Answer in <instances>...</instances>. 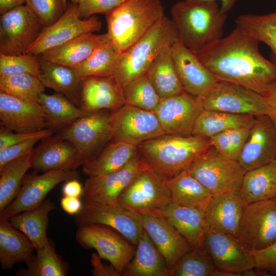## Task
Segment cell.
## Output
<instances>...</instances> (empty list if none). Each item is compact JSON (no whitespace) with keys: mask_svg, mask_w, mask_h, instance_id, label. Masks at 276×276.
<instances>
[{"mask_svg":"<svg viewBox=\"0 0 276 276\" xmlns=\"http://www.w3.org/2000/svg\"><path fill=\"white\" fill-rule=\"evenodd\" d=\"M137 152V146L120 142H110L82 164V172L88 177L114 172L125 166Z\"/></svg>","mask_w":276,"mask_h":276,"instance_id":"cell-29","label":"cell"},{"mask_svg":"<svg viewBox=\"0 0 276 276\" xmlns=\"http://www.w3.org/2000/svg\"><path fill=\"white\" fill-rule=\"evenodd\" d=\"M273 200L274 201L275 204H276V195L274 197V198L273 199Z\"/></svg>","mask_w":276,"mask_h":276,"instance_id":"cell-60","label":"cell"},{"mask_svg":"<svg viewBox=\"0 0 276 276\" xmlns=\"http://www.w3.org/2000/svg\"><path fill=\"white\" fill-rule=\"evenodd\" d=\"M110 142L135 146L166 134L153 111L125 104L111 113Z\"/></svg>","mask_w":276,"mask_h":276,"instance_id":"cell-14","label":"cell"},{"mask_svg":"<svg viewBox=\"0 0 276 276\" xmlns=\"http://www.w3.org/2000/svg\"><path fill=\"white\" fill-rule=\"evenodd\" d=\"M239 192L246 205L273 199L276 195V160L246 171Z\"/></svg>","mask_w":276,"mask_h":276,"instance_id":"cell-34","label":"cell"},{"mask_svg":"<svg viewBox=\"0 0 276 276\" xmlns=\"http://www.w3.org/2000/svg\"><path fill=\"white\" fill-rule=\"evenodd\" d=\"M150 168L140 152L114 172L88 177L83 186L84 199L103 203H116L124 190L142 171Z\"/></svg>","mask_w":276,"mask_h":276,"instance_id":"cell-18","label":"cell"},{"mask_svg":"<svg viewBox=\"0 0 276 276\" xmlns=\"http://www.w3.org/2000/svg\"><path fill=\"white\" fill-rule=\"evenodd\" d=\"M191 3H201L207 2H213L216 0H185ZM221 2L220 9L224 13L229 11L234 6L237 0H219Z\"/></svg>","mask_w":276,"mask_h":276,"instance_id":"cell-58","label":"cell"},{"mask_svg":"<svg viewBox=\"0 0 276 276\" xmlns=\"http://www.w3.org/2000/svg\"><path fill=\"white\" fill-rule=\"evenodd\" d=\"M171 14L178 40L194 53L222 37L227 14L216 1H179L172 7Z\"/></svg>","mask_w":276,"mask_h":276,"instance_id":"cell-2","label":"cell"},{"mask_svg":"<svg viewBox=\"0 0 276 276\" xmlns=\"http://www.w3.org/2000/svg\"><path fill=\"white\" fill-rule=\"evenodd\" d=\"M62 192L64 196L79 197L83 194V187L78 179H70L63 185Z\"/></svg>","mask_w":276,"mask_h":276,"instance_id":"cell-56","label":"cell"},{"mask_svg":"<svg viewBox=\"0 0 276 276\" xmlns=\"http://www.w3.org/2000/svg\"><path fill=\"white\" fill-rule=\"evenodd\" d=\"M0 120L3 127L16 133L35 132L48 128L40 104L2 91H0Z\"/></svg>","mask_w":276,"mask_h":276,"instance_id":"cell-22","label":"cell"},{"mask_svg":"<svg viewBox=\"0 0 276 276\" xmlns=\"http://www.w3.org/2000/svg\"><path fill=\"white\" fill-rule=\"evenodd\" d=\"M167 220L193 249L205 250L204 238L207 227L204 211L173 202L155 213Z\"/></svg>","mask_w":276,"mask_h":276,"instance_id":"cell-27","label":"cell"},{"mask_svg":"<svg viewBox=\"0 0 276 276\" xmlns=\"http://www.w3.org/2000/svg\"><path fill=\"white\" fill-rule=\"evenodd\" d=\"M125 104L153 111L160 98L146 74L129 82L122 88Z\"/></svg>","mask_w":276,"mask_h":276,"instance_id":"cell-45","label":"cell"},{"mask_svg":"<svg viewBox=\"0 0 276 276\" xmlns=\"http://www.w3.org/2000/svg\"><path fill=\"white\" fill-rule=\"evenodd\" d=\"M43 139L35 137L0 150V168L10 162L32 152L35 145Z\"/></svg>","mask_w":276,"mask_h":276,"instance_id":"cell-51","label":"cell"},{"mask_svg":"<svg viewBox=\"0 0 276 276\" xmlns=\"http://www.w3.org/2000/svg\"><path fill=\"white\" fill-rule=\"evenodd\" d=\"M201 100L204 110L255 116L268 113L262 95L225 81H218Z\"/></svg>","mask_w":276,"mask_h":276,"instance_id":"cell-13","label":"cell"},{"mask_svg":"<svg viewBox=\"0 0 276 276\" xmlns=\"http://www.w3.org/2000/svg\"><path fill=\"white\" fill-rule=\"evenodd\" d=\"M217 269L205 250L192 248L171 269V276H216Z\"/></svg>","mask_w":276,"mask_h":276,"instance_id":"cell-44","label":"cell"},{"mask_svg":"<svg viewBox=\"0 0 276 276\" xmlns=\"http://www.w3.org/2000/svg\"><path fill=\"white\" fill-rule=\"evenodd\" d=\"M105 16L107 33L123 54L165 15L160 0H126Z\"/></svg>","mask_w":276,"mask_h":276,"instance_id":"cell-4","label":"cell"},{"mask_svg":"<svg viewBox=\"0 0 276 276\" xmlns=\"http://www.w3.org/2000/svg\"><path fill=\"white\" fill-rule=\"evenodd\" d=\"M262 95L268 108V116L276 125V80L268 86Z\"/></svg>","mask_w":276,"mask_h":276,"instance_id":"cell-53","label":"cell"},{"mask_svg":"<svg viewBox=\"0 0 276 276\" xmlns=\"http://www.w3.org/2000/svg\"><path fill=\"white\" fill-rule=\"evenodd\" d=\"M53 133V130L48 128L35 132L12 133L2 127L0 132V150L35 137L45 138L52 135Z\"/></svg>","mask_w":276,"mask_h":276,"instance_id":"cell-52","label":"cell"},{"mask_svg":"<svg viewBox=\"0 0 276 276\" xmlns=\"http://www.w3.org/2000/svg\"><path fill=\"white\" fill-rule=\"evenodd\" d=\"M275 160H276V156H275Z\"/></svg>","mask_w":276,"mask_h":276,"instance_id":"cell-61","label":"cell"},{"mask_svg":"<svg viewBox=\"0 0 276 276\" xmlns=\"http://www.w3.org/2000/svg\"><path fill=\"white\" fill-rule=\"evenodd\" d=\"M26 0H0L1 15L14 9L25 3Z\"/></svg>","mask_w":276,"mask_h":276,"instance_id":"cell-57","label":"cell"},{"mask_svg":"<svg viewBox=\"0 0 276 276\" xmlns=\"http://www.w3.org/2000/svg\"><path fill=\"white\" fill-rule=\"evenodd\" d=\"M103 35L90 33L80 35L44 52L40 59L75 68L91 55Z\"/></svg>","mask_w":276,"mask_h":276,"instance_id":"cell-33","label":"cell"},{"mask_svg":"<svg viewBox=\"0 0 276 276\" xmlns=\"http://www.w3.org/2000/svg\"><path fill=\"white\" fill-rule=\"evenodd\" d=\"M246 205L239 190L213 195L204 211L206 226L238 239Z\"/></svg>","mask_w":276,"mask_h":276,"instance_id":"cell-23","label":"cell"},{"mask_svg":"<svg viewBox=\"0 0 276 276\" xmlns=\"http://www.w3.org/2000/svg\"><path fill=\"white\" fill-rule=\"evenodd\" d=\"M259 43L236 26L227 36L195 54L219 81L237 84L262 95L276 80V63L263 56Z\"/></svg>","mask_w":276,"mask_h":276,"instance_id":"cell-1","label":"cell"},{"mask_svg":"<svg viewBox=\"0 0 276 276\" xmlns=\"http://www.w3.org/2000/svg\"><path fill=\"white\" fill-rule=\"evenodd\" d=\"M25 3L41 19L45 27L57 20L67 7L63 0H26Z\"/></svg>","mask_w":276,"mask_h":276,"instance_id":"cell-48","label":"cell"},{"mask_svg":"<svg viewBox=\"0 0 276 276\" xmlns=\"http://www.w3.org/2000/svg\"><path fill=\"white\" fill-rule=\"evenodd\" d=\"M76 225L97 223L117 231L135 246L143 229L142 215L117 202L103 203L85 200L81 211L74 216Z\"/></svg>","mask_w":276,"mask_h":276,"instance_id":"cell-11","label":"cell"},{"mask_svg":"<svg viewBox=\"0 0 276 276\" xmlns=\"http://www.w3.org/2000/svg\"><path fill=\"white\" fill-rule=\"evenodd\" d=\"M172 202L205 211L213 194L187 170L166 179Z\"/></svg>","mask_w":276,"mask_h":276,"instance_id":"cell-35","label":"cell"},{"mask_svg":"<svg viewBox=\"0 0 276 276\" xmlns=\"http://www.w3.org/2000/svg\"><path fill=\"white\" fill-rule=\"evenodd\" d=\"M70 1H71V3H74V4L78 3V1H79V0H70ZM63 2L64 4L66 6H67V0H63Z\"/></svg>","mask_w":276,"mask_h":276,"instance_id":"cell-59","label":"cell"},{"mask_svg":"<svg viewBox=\"0 0 276 276\" xmlns=\"http://www.w3.org/2000/svg\"><path fill=\"white\" fill-rule=\"evenodd\" d=\"M60 129L58 135L74 145L83 164L111 141V113L100 110L90 112Z\"/></svg>","mask_w":276,"mask_h":276,"instance_id":"cell-8","label":"cell"},{"mask_svg":"<svg viewBox=\"0 0 276 276\" xmlns=\"http://www.w3.org/2000/svg\"><path fill=\"white\" fill-rule=\"evenodd\" d=\"M125 104L122 89L113 75L89 76L82 80L80 108L85 111H115Z\"/></svg>","mask_w":276,"mask_h":276,"instance_id":"cell-26","label":"cell"},{"mask_svg":"<svg viewBox=\"0 0 276 276\" xmlns=\"http://www.w3.org/2000/svg\"><path fill=\"white\" fill-rule=\"evenodd\" d=\"M172 46L166 48L157 56L146 73L160 99L184 91L175 70L172 55Z\"/></svg>","mask_w":276,"mask_h":276,"instance_id":"cell-37","label":"cell"},{"mask_svg":"<svg viewBox=\"0 0 276 276\" xmlns=\"http://www.w3.org/2000/svg\"><path fill=\"white\" fill-rule=\"evenodd\" d=\"M102 26L101 21L96 16L81 18L78 3L71 2L63 15L55 22L43 29L25 54L40 55L80 35L98 31Z\"/></svg>","mask_w":276,"mask_h":276,"instance_id":"cell-12","label":"cell"},{"mask_svg":"<svg viewBox=\"0 0 276 276\" xmlns=\"http://www.w3.org/2000/svg\"><path fill=\"white\" fill-rule=\"evenodd\" d=\"M238 240L250 251L265 248L276 241V204L273 199L246 205Z\"/></svg>","mask_w":276,"mask_h":276,"instance_id":"cell-15","label":"cell"},{"mask_svg":"<svg viewBox=\"0 0 276 276\" xmlns=\"http://www.w3.org/2000/svg\"><path fill=\"white\" fill-rule=\"evenodd\" d=\"M32 152L11 161L0 168V213L4 212L18 194L26 172L32 167Z\"/></svg>","mask_w":276,"mask_h":276,"instance_id":"cell-41","label":"cell"},{"mask_svg":"<svg viewBox=\"0 0 276 276\" xmlns=\"http://www.w3.org/2000/svg\"><path fill=\"white\" fill-rule=\"evenodd\" d=\"M122 275L171 276V270L143 227L133 257Z\"/></svg>","mask_w":276,"mask_h":276,"instance_id":"cell-28","label":"cell"},{"mask_svg":"<svg viewBox=\"0 0 276 276\" xmlns=\"http://www.w3.org/2000/svg\"><path fill=\"white\" fill-rule=\"evenodd\" d=\"M178 39L172 20L165 16L122 54L113 75L122 89L129 82L145 75L157 56Z\"/></svg>","mask_w":276,"mask_h":276,"instance_id":"cell-5","label":"cell"},{"mask_svg":"<svg viewBox=\"0 0 276 276\" xmlns=\"http://www.w3.org/2000/svg\"><path fill=\"white\" fill-rule=\"evenodd\" d=\"M211 145L209 138L205 137L164 134L145 141L137 147L150 167L169 179L188 170Z\"/></svg>","mask_w":276,"mask_h":276,"instance_id":"cell-3","label":"cell"},{"mask_svg":"<svg viewBox=\"0 0 276 276\" xmlns=\"http://www.w3.org/2000/svg\"><path fill=\"white\" fill-rule=\"evenodd\" d=\"M203 244L218 270L241 276L255 268L251 251L229 234L207 226Z\"/></svg>","mask_w":276,"mask_h":276,"instance_id":"cell-16","label":"cell"},{"mask_svg":"<svg viewBox=\"0 0 276 276\" xmlns=\"http://www.w3.org/2000/svg\"><path fill=\"white\" fill-rule=\"evenodd\" d=\"M260 275H276V241L263 249L251 251Z\"/></svg>","mask_w":276,"mask_h":276,"instance_id":"cell-49","label":"cell"},{"mask_svg":"<svg viewBox=\"0 0 276 276\" xmlns=\"http://www.w3.org/2000/svg\"><path fill=\"white\" fill-rule=\"evenodd\" d=\"M142 226L171 270L178 260L192 248L185 238L162 217L142 215Z\"/></svg>","mask_w":276,"mask_h":276,"instance_id":"cell-25","label":"cell"},{"mask_svg":"<svg viewBox=\"0 0 276 276\" xmlns=\"http://www.w3.org/2000/svg\"><path fill=\"white\" fill-rule=\"evenodd\" d=\"M76 169L50 171L38 174L34 171L25 176L19 191L11 203L0 213V216L9 219L16 214L39 206L47 195L59 183L78 179Z\"/></svg>","mask_w":276,"mask_h":276,"instance_id":"cell-17","label":"cell"},{"mask_svg":"<svg viewBox=\"0 0 276 276\" xmlns=\"http://www.w3.org/2000/svg\"><path fill=\"white\" fill-rule=\"evenodd\" d=\"M276 156V125L267 115L257 116L238 162L245 171L266 165Z\"/></svg>","mask_w":276,"mask_h":276,"instance_id":"cell-20","label":"cell"},{"mask_svg":"<svg viewBox=\"0 0 276 276\" xmlns=\"http://www.w3.org/2000/svg\"><path fill=\"white\" fill-rule=\"evenodd\" d=\"M112 228L92 223L78 226L75 237L85 249H95L99 256L108 261L122 275L134 255L136 246Z\"/></svg>","mask_w":276,"mask_h":276,"instance_id":"cell-7","label":"cell"},{"mask_svg":"<svg viewBox=\"0 0 276 276\" xmlns=\"http://www.w3.org/2000/svg\"><path fill=\"white\" fill-rule=\"evenodd\" d=\"M126 0H79L78 10L81 18H88L95 14L106 15Z\"/></svg>","mask_w":276,"mask_h":276,"instance_id":"cell-50","label":"cell"},{"mask_svg":"<svg viewBox=\"0 0 276 276\" xmlns=\"http://www.w3.org/2000/svg\"><path fill=\"white\" fill-rule=\"evenodd\" d=\"M55 209V203L48 199L35 209L16 214L8 219L13 227L31 240L36 250L49 241L47 234L49 214Z\"/></svg>","mask_w":276,"mask_h":276,"instance_id":"cell-32","label":"cell"},{"mask_svg":"<svg viewBox=\"0 0 276 276\" xmlns=\"http://www.w3.org/2000/svg\"><path fill=\"white\" fill-rule=\"evenodd\" d=\"M39 104L43 110L48 128L53 130L60 129L89 113L56 92L52 95L41 93Z\"/></svg>","mask_w":276,"mask_h":276,"instance_id":"cell-39","label":"cell"},{"mask_svg":"<svg viewBox=\"0 0 276 276\" xmlns=\"http://www.w3.org/2000/svg\"><path fill=\"white\" fill-rule=\"evenodd\" d=\"M236 26L271 50L276 63V11L266 14H242L236 20Z\"/></svg>","mask_w":276,"mask_h":276,"instance_id":"cell-42","label":"cell"},{"mask_svg":"<svg viewBox=\"0 0 276 276\" xmlns=\"http://www.w3.org/2000/svg\"><path fill=\"white\" fill-rule=\"evenodd\" d=\"M257 117L203 109L195 121L192 135L210 138L230 129L250 127Z\"/></svg>","mask_w":276,"mask_h":276,"instance_id":"cell-38","label":"cell"},{"mask_svg":"<svg viewBox=\"0 0 276 276\" xmlns=\"http://www.w3.org/2000/svg\"><path fill=\"white\" fill-rule=\"evenodd\" d=\"M82 204L79 197L63 196L60 200L62 210L70 215L77 214L81 211Z\"/></svg>","mask_w":276,"mask_h":276,"instance_id":"cell-54","label":"cell"},{"mask_svg":"<svg viewBox=\"0 0 276 276\" xmlns=\"http://www.w3.org/2000/svg\"><path fill=\"white\" fill-rule=\"evenodd\" d=\"M187 170L213 195L239 190L246 172L237 161L222 156L211 145Z\"/></svg>","mask_w":276,"mask_h":276,"instance_id":"cell-6","label":"cell"},{"mask_svg":"<svg viewBox=\"0 0 276 276\" xmlns=\"http://www.w3.org/2000/svg\"><path fill=\"white\" fill-rule=\"evenodd\" d=\"M44 28L41 19L27 5L1 15L0 54L8 56L25 54Z\"/></svg>","mask_w":276,"mask_h":276,"instance_id":"cell-9","label":"cell"},{"mask_svg":"<svg viewBox=\"0 0 276 276\" xmlns=\"http://www.w3.org/2000/svg\"><path fill=\"white\" fill-rule=\"evenodd\" d=\"M100 257L98 255L94 254L91 257V264L94 267L93 274L95 275H121L116 269L111 265L109 267L104 266L100 261Z\"/></svg>","mask_w":276,"mask_h":276,"instance_id":"cell-55","label":"cell"},{"mask_svg":"<svg viewBox=\"0 0 276 276\" xmlns=\"http://www.w3.org/2000/svg\"><path fill=\"white\" fill-rule=\"evenodd\" d=\"M166 179L151 168L146 169L124 190L117 202L141 215H154L172 202Z\"/></svg>","mask_w":276,"mask_h":276,"instance_id":"cell-10","label":"cell"},{"mask_svg":"<svg viewBox=\"0 0 276 276\" xmlns=\"http://www.w3.org/2000/svg\"><path fill=\"white\" fill-rule=\"evenodd\" d=\"M250 127L233 128L217 134L209 138L211 146L222 156L238 161Z\"/></svg>","mask_w":276,"mask_h":276,"instance_id":"cell-46","label":"cell"},{"mask_svg":"<svg viewBox=\"0 0 276 276\" xmlns=\"http://www.w3.org/2000/svg\"><path fill=\"white\" fill-rule=\"evenodd\" d=\"M122 55L106 33L91 55L74 68L82 80L89 76H112Z\"/></svg>","mask_w":276,"mask_h":276,"instance_id":"cell-36","label":"cell"},{"mask_svg":"<svg viewBox=\"0 0 276 276\" xmlns=\"http://www.w3.org/2000/svg\"><path fill=\"white\" fill-rule=\"evenodd\" d=\"M32 168L36 172L76 169L82 165L80 155L73 144L57 134L50 135L34 148Z\"/></svg>","mask_w":276,"mask_h":276,"instance_id":"cell-24","label":"cell"},{"mask_svg":"<svg viewBox=\"0 0 276 276\" xmlns=\"http://www.w3.org/2000/svg\"><path fill=\"white\" fill-rule=\"evenodd\" d=\"M35 248L31 240L13 227L8 219L0 216V263L4 270L26 262Z\"/></svg>","mask_w":276,"mask_h":276,"instance_id":"cell-31","label":"cell"},{"mask_svg":"<svg viewBox=\"0 0 276 276\" xmlns=\"http://www.w3.org/2000/svg\"><path fill=\"white\" fill-rule=\"evenodd\" d=\"M175 70L184 91L202 98L219 81L196 54L178 39L171 48Z\"/></svg>","mask_w":276,"mask_h":276,"instance_id":"cell-21","label":"cell"},{"mask_svg":"<svg viewBox=\"0 0 276 276\" xmlns=\"http://www.w3.org/2000/svg\"><path fill=\"white\" fill-rule=\"evenodd\" d=\"M39 79L45 87L67 97L76 106H81L82 80L74 68L40 59Z\"/></svg>","mask_w":276,"mask_h":276,"instance_id":"cell-30","label":"cell"},{"mask_svg":"<svg viewBox=\"0 0 276 276\" xmlns=\"http://www.w3.org/2000/svg\"><path fill=\"white\" fill-rule=\"evenodd\" d=\"M203 110L201 98L183 91L161 99L153 112L166 134L189 136Z\"/></svg>","mask_w":276,"mask_h":276,"instance_id":"cell-19","label":"cell"},{"mask_svg":"<svg viewBox=\"0 0 276 276\" xmlns=\"http://www.w3.org/2000/svg\"><path fill=\"white\" fill-rule=\"evenodd\" d=\"M40 73V61L36 55L24 54L8 56L0 54V76L29 74L38 78Z\"/></svg>","mask_w":276,"mask_h":276,"instance_id":"cell-47","label":"cell"},{"mask_svg":"<svg viewBox=\"0 0 276 276\" xmlns=\"http://www.w3.org/2000/svg\"><path fill=\"white\" fill-rule=\"evenodd\" d=\"M44 90L39 78L31 75L0 76V91L28 102L39 104Z\"/></svg>","mask_w":276,"mask_h":276,"instance_id":"cell-43","label":"cell"},{"mask_svg":"<svg viewBox=\"0 0 276 276\" xmlns=\"http://www.w3.org/2000/svg\"><path fill=\"white\" fill-rule=\"evenodd\" d=\"M35 250L36 255H33L26 262L27 268L18 270L16 275L65 276L67 274L68 263L57 254L55 245L50 239L45 246Z\"/></svg>","mask_w":276,"mask_h":276,"instance_id":"cell-40","label":"cell"}]
</instances>
